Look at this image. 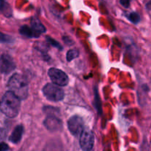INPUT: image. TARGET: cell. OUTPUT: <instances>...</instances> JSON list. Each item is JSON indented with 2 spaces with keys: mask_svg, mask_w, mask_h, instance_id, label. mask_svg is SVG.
<instances>
[{
  "mask_svg": "<svg viewBox=\"0 0 151 151\" xmlns=\"http://www.w3.org/2000/svg\"><path fill=\"white\" fill-rule=\"evenodd\" d=\"M120 1V4H122L123 7H128L130 5V0H119Z\"/></svg>",
  "mask_w": 151,
  "mask_h": 151,
  "instance_id": "19",
  "label": "cell"
},
{
  "mask_svg": "<svg viewBox=\"0 0 151 151\" xmlns=\"http://www.w3.org/2000/svg\"><path fill=\"white\" fill-rule=\"evenodd\" d=\"M20 99L11 91H7L0 100V110L9 118H15L20 110Z\"/></svg>",
  "mask_w": 151,
  "mask_h": 151,
  "instance_id": "1",
  "label": "cell"
},
{
  "mask_svg": "<svg viewBox=\"0 0 151 151\" xmlns=\"http://www.w3.org/2000/svg\"><path fill=\"white\" fill-rule=\"evenodd\" d=\"M19 32L22 35L28 37V38H37L40 36L27 25H24V26L21 27V28L19 29Z\"/></svg>",
  "mask_w": 151,
  "mask_h": 151,
  "instance_id": "11",
  "label": "cell"
},
{
  "mask_svg": "<svg viewBox=\"0 0 151 151\" xmlns=\"http://www.w3.org/2000/svg\"><path fill=\"white\" fill-rule=\"evenodd\" d=\"M44 151H62V147L58 141L51 140L47 144Z\"/></svg>",
  "mask_w": 151,
  "mask_h": 151,
  "instance_id": "12",
  "label": "cell"
},
{
  "mask_svg": "<svg viewBox=\"0 0 151 151\" xmlns=\"http://www.w3.org/2000/svg\"><path fill=\"white\" fill-rule=\"evenodd\" d=\"M5 135H6L5 130H4L3 128H1V127H0V141L2 140V139L5 137Z\"/></svg>",
  "mask_w": 151,
  "mask_h": 151,
  "instance_id": "20",
  "label": "cell"
},
{
  "mask_svg": "<svg viewBox=\"0 0 151 151\" xmlns=\"http://www.w3.org/2000/svg\"><path fill=\"white\" fill-rule=\"evenodd\" d=\"M48 75L52 81L58 86L63 87L67 85L69 82V78L67 75L63 71L57 68H50L48 71Z\"/></svg>",
  "mask_w": 151,
  "mask_h": 151,
  "instance_id": "5",
  "label": "cell"
},
{
  "mask_svg": "<svg viewBox=\"0 0 151 151\" xmlns=\"http://www.w3.org/2000/svg\"><path fill=\"white\" fill-rule=\"evenodd\" d=\"M79 56V52L78 50H75V49H72L68 51L67 54H66V59L68 62H71L74 59L77 58Z\"/></svg>",
  "mask_w": 151,
  "mask_h": 151,
  "instance_id": "14",
  "label": "cell"
},
{
  "mask_svg": "<svg viewBox=\"0 0 151 151\" xmlns=\"http://www.w3.org/2000/svg\"><path fill=\"white\" fill-rule=\"evenodd\" d=\"M68 128L73 136H80L84 129L83 120L79 115H73L68 120Z\"/></svg>",
  "mask_w": 151,
  "mask_h": 151,
  "instance_id": "6",
  "label": "cell"
},
{
  "mask_svg": "<svg viewBox=\"0 0 151 151\" xmlns=\"http://www.w3.org/2000/svg\"><path fill=\"white\" fill-rule=\"evenodd\" d=\"M9 146L4 142H1L0 143V151H8Z\"/></svg>",
  "mask_w": 151,
  "mask_h": 151,
  "instance_id": "18",
  "label": "cell"
},
{
  "mask_svg": "<svg viewBox=\"0 0 151 151\" xmlns=\"http://www.w3.org/2000/svg\"><path fill=\"white\" fill-rule=\"evenodd\" d=\"M43 93L48 100L57 102L63 100L64 98V92L59 86L55 84L48 83L43 87Z\"/></svg>",
  "mask_w": 151,
  "mask_h": 151,
  "instance_id": "3",
  "label": "cell"
},
{
  "mask_svg": "<svg viewBox=\"0 0 151 151\" xmlns=\"http://www.w3.org/2000/svg\"><path fill=\"white\" fill-rule=\"evenodd\" d=\"M14 41V38L12 36L8 35H6V34L2 33L1 32H0V42L1 43H10L13 42Z\"/></svg>",
  "mask_w": 151,
  "mask_h": 151,
  "instance_id": "16",
  "label": "cell"
},
{
  "mask_svg": "<svg viewBox=\"0 0 151 151\" xmlns=\"http://www.w3.org/2000/svg\"><path fill=\"white\" fill-rule=\"evenodd\" d=\"M94 137L92 131L84 128L80 135V145L83 151H91L94 147Z\"/></svg>",
  "mask_w": 151,
  "mask_h": 151,
  "instance_id": "4",
  "label": "cell"
},
{
  "mask_svg": "<svg viewBox=\"0 0 151 151\" xmlns=\"http://www.w3.org/2000/svg\"><path fill=\"white\" fill-rule=\"evenodd\" d=\"M44 124L46 128L50 132L60 131L63 127L61 120L59 119L58 117L54 116L53 115L47 116L44 120Z\"/></svg>",
  "mask_w": 151,
  "mask_h": 151,
  "instance_id": "7",
  "label": "cell"
},
{
  "mask_svg": "<svg viewBox=\"0 0 151 151\" xmlns=\"http://www.w3.org/2000/svg\"><path fill=\"white\" fill-rule=\"evenodd\" d=\"M47 41H48L49 43H50V44H51L52 45L54 46V47H57V48L60 49V50H62L61 45H60V44H59L58 42H57V41H55V40L53 39V38H50V37L47 36Z\"/></svg>",
  "mask_w": 151,
  "mask_h": 151,
  "instance_id": "17",
  "label": "cell"
},
{
  "mask_svg": "<svg viewBox=\"0 0 151 151\" xmlns=\"http://www.w3.org/2000/svg\"><path fill=\"white\" fill-rule=\"evenodd\" d=\"M127 17H128V19H129L131 22H133V23L134 24H137L140 21L139 15L137 13H136V12H132V13H131L130 14H128Z\"/></svg>",
  "mask_w": 151,
  "mask_h": 151,
  "instance_id": "15",
  "label": "cell"
},
{
  "mask_svg": "<svg viewBox=\"0 0 151 151\" xmlns=\"http://www.w3.org/2000/svg\"><path fill=\"white\" fill-rule=\"evenodd\" d=\"M30 23L31 28H32L35 33L39 34V35L41 33H42L46 32V28L43 25V24L40 22L39 19H36V18H32Z\"/></svg>",
  "mask_w": 151,
  "mask_h": 151,
  "instance_id": "10",
  "label": "cell"
},
{
  "mask_svg": "<svg viewBox=\"0 0 151 151\" xmlns=\"http://www.w3.org/2000/svg\"><path fill=\"white\" fill-rule=\"evenodd\" d=\"M23 132H24L23 126L17 125L14 128L13 131L12 132L11 135H10V138H9V140L13 144L19 143L22 138Z\"/></svg>",
  "mask_w": 151,
  "mask_h": 151,
  "instance_id": "9",
  "label": "cell"
},
{
  "mask_svg": "<svg viewBox=\"0 0 151 151\" xmlns=\"http://www.w3.org/2000/svg\"><path fill=\"white\" fill-rule=\"evenodd\" d=\"M10 91L19 99H25L28 95V83L26 78L20 74H13L8 81Z\"/></svg>",
  "mask_w": 151,
  "mask_h": 151,
  "instance_id": "2",
  "label": "cell"
},
{
  "mask_svg": "<svg viewBox=\"0 0 151 151\" xmlns=\"http://www.w3.org/2000/svg\"><path fill=\"white\" fill-rule=\"evenodd\" d=\"M0 11L5 16H10L11 15V8L7 3L4 1H1L0 3Z\"/></svg>",
  "mask_w": 151,
  "mask_h": 151,
  "instance_id": "13",
  "label": "cell"
},
{
  "mask_svg": "<svg viewBox=\"0 0 151 151\" xmlns=\"http://www.w3.org/2000/svg\"><path fill=\"white\" fill-rule=\"evenodd\" d=\"M16 65L13 59L7 54L1 56L0 59V71L3 73H9L15 69Z\"/></svg>",
  "mask_w": 151,
  "mask_h": 151,
  "instance_id": "8",
  "label": "cell"
}]
</instances>
